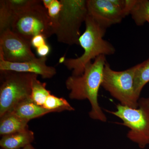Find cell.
Wrapping results in <instances>:
<instances>
[{
	"label": "cell",
	"mask_w": 149,
	"mask_h": 149,
	"mask_svg": "<svg viewBox=\"0 0 149 149\" xmlns=\"http://www.w3.org/2000/svg\"><path fill=\"white\" fill-rule=\"evenodd\" d=\"M107 62L106 56H99L93 62H91L86 65L82 75H71L65 81L67 89L70 92V98L88 100L91 105L90 117L103 122H106L107 118L99 103L98 95Z\"/></svg>",
	"instance_id": "1"
},
{
	"label": "cell",
	"mask_w": 149,
	"mask_h": 149,
	"mask_svg": "<svg viewBox=\"0 0 149 149\" xmlns=\"http://www.w3.org/2000/svg\"><path fill=\"white\" fill-rule=\"evenodd\" d=\"M85 22V30L79 40L84 53L77 58H65L63 62L68 69L72 70L73 76L82 75L85 66L92 60L101 55H112L116 52L114 46L104 39L107 29L88 15Z\"/></svg>",
	"instance_id": "2"
},
{
	"label": "cell",
	"mask_w": 149,
	"mask_h": 149,
	"mask_svg": "<svg viewBox=\"0 0 149 149\" xmlns=\"http://www.w3.org/2000/svg\"><path fill=\"white\" fill-rule=\"evenodd\" d=\"M61 11L55 35L59 42L79 45L80 28L88 15L87 0H60Z\"/></svg>",
	"instance_id": "3"
},
{
	"label": "cell",
	"mask_w": 149,
	"mask_h": 149,
	"mask_svg": "<svg viewBox=\"0 0 149 149\" xmlns=\"http://www.w3.org/2000/svg\"><path fill=\"white\" fill-rule=\"evenodd\" d=\"M129 128L127 138L141 149L149 145V97H142L136 108L118 104L115 111H109Z\"/></svg>",
	"instance_id": "4"
},
{
	"label": "cell",
	"mask_w": 149,
	"mask_h": 149,
	"mask_svg": "<svg viewBox=\"0 0 149 149\" xmlns=\"http://www.w3.org/2000/svg\"><path fill=\"white\" fill-rule=\"evenodd\" d=\"M0 117L10 112L21 102L31 98L32 81L37 74L5 71L1 72Z\"/></svg>",
	"instance_id": "5"
},
{
	"label": "cell",
	"mask_w": 149,
	"mask_h": 149,
	"mask_svg": "<svg viewBox=\"0 0 149 149\" xmlns=\"http://www.w3.org/2000/svg\"><path fill=\"white\" fill-rule=\"evenodd\" d=\"M11 29L30 42L36 35H42L47 39L55 34V29L47 10L41 3L32 6L15 17Z\"/></svg>",
	"instance_id": "6"
},
{
	"label": "cell",
	"mask_w": 149,
	"mask_h": 149,
	"mask_svg": "<svg viewBox=\"0 0 149 149\" xmlns=\"http://www.w3.org/2000/svg\"><path fill=\"white\" fill-rule=\"evenodd\" d=\"M135 70L134 66L123 71H116L107 61L102 84V88L120 102L119 104L133 108L138 107L140 99L134 89Z\"/></svg>",
	"instance_id": "7"
},
{
	"label": "cell",
	"mask_w": 149,
	"mask_h": 149,
	"mask_svg": "<svg viewBox=\"0 0 149 149\" xmlns=\"http://www.w3.org/2000/svg\"><path fill=\"white\" fill-rule=\"evenodd\" d=\"M31 42L8 29L0 34V52L6 61L24 62L36 58Z\"/></svg>",
	"instance_id": "8"
},
{
	"label": "cell",
	"mask_w": 149,
	"mask_h": 149,
	"mask_svg": "<svg viewBox=\"0 0 149 149\" xmlns=\"http://www.w3.org/2000/svg\"><path fill=\"white\" fill-rule=\"evenodd\" d=\"M87 8L88 15L106 29L120 23L126 16L112 0H87Z\"/></svg>",
	"instance_id": "9"
},
{
	"label": "cell",
	"mask_w": 149,
	"mask_h": 149,
	"mask_svg": "<svg viewBox=\"0 0 149 149\" xmlns=\"http://www.w3.org/2000/svg\"><path fill=\"white\" fill-rule=\"evenodd\" d=\"M47 60L46 57H37L24 62H10L6 61L0 52V70L32 73L40 75L44 79H49L55 75L56 70L54 67L47 65Z\"/></svg>",
	"instance_id": "10"
},
{
	"label": "cell",
	"mask_w": 149,
	"mask_h": 149,
	"mask_svg": "<svg viewBox=\"0 0 149 149\" xmlns=\"http://www.w3.org/2000/svg\"><path fill=\"white\" fill-rule=\"evenodd\" d=\"M29 122L13 112L6 113L0 117V135L3 136L29 130Z\"/></svg>",
	"instance_id": "11"
},
{
	"label": "cell",
	"mask_w": 149,
	"mask_h": 149,
	"mask_svg": "<svg viewBox=\"0 0 149 149\" xmlns=\"http://www.w3.org/2000/svg\"><path fill=\"white\" fill-rule=\"evenodd\" d=\"M35 139L34 133L27 130L2 136L0 146L4 149H19L31 144Z\"/></svg>",
	"instance_id": "12"
},
{
	"label": "cell",
	"mask_w": 149,
	"mask_h": 149,
	"mask_svg": "<svg viewBox=\"0 0 149 149\" xmlns=\"http://www.w3.org/2000/svg\"><path fill=\"white\" fill-rule=\"evenodd\" d=\"M11 111L28 121L51 113L44 107L35 103L31 98L19 103Z\"/></svg>",
	"instance_id": "13"
},
{
	"label": "cell",
	"mask_w": 149,
	"mask_h": 149,
	"mask_svg": "<svg viewBox=\"0 0 149 149\" xmlns=\"http://www.w3.org/2000/svg\"><path fill=\"white\" fill-rule=\"evenodd\" d=\"M135 66L134 89L136 95L140 98L144 86L149 82V58Z\"/></svg>",
	"instance_id": "14"
},
{
	"label": "cell",
	"mask_w": 149,
	"mask_h": 149,
	"mask_svg": "<svg viewBox=\"0 0 149 149\" xmlns=\"http://www.w3.org/2000/svg\"><path fill=\"white\" fill-rule=\"evenodd\" d=\"M130 15L137 26H143L146 22L149 23V1L136 0Z\"/></svg>",
	"instance_id": "15"
},
{
	"label": "cell",
	"mask_w": 149,
	"mask_h": 149,
	"mask_svg": "<svg viewBox=\"0 0 149 149\" xmlns=\"http://www.w3.org/2000/svg\"><path fill=\"white\" fill-rule=\"evenodd\" d=\"M50 91L46 88V83H42L37 79V76L33 79L31 98L32 101L38 105L43 107Z\"/></svg>",
	"instance_id": "16"
},
{
	"label": "cell",
	"mask_w": 149,
	"mask_h": 149,
	"mask_svg": "<svg viewBox=\"0 0 149 149\" xmlns=\"http://www.w3.org/2000/svg\"><path fill=\"white\" fill-rule=\"evenodd\" d=\"M43 107L51 113L74 110V108L65 99L58 97L51 94L47 98Z\"/></svg>",
	"instance_id": "17"
},
{
	"label": "cell",
	"mask_w": 149,
	"mask_h": 149,
	"mask_svg": "<svg viewBox=\"0 0 149 149\" xmlns=\"http://www.w3.org/2000/svg\"><path fill=\"white\" fill-rule=\"evenodd\" d=\"M14 15L8 7L6 0L0 1V34L11 29Z\"/></svg>",
	"instance_id": "18"
},
{
	"label": "cell",
	"mask_w": 149,
	"mask_h": 149,
	"mask_svg": "<svg viewBox=\"0 0 149 149\" xmlns=\"http://www.w3.org/2000/svg\"><path fill=\"white\" fill-rule=\"evenodd\" d=\"M42 2V1L39 0H6V2L14 17L27 10L32 6Z\"/></svg>",
	"instance_id": "19"
},
{
	"label": "cell",
	"mask_w": 149,
	"mask_h": 149,
	"mask_svg": "<svg viewBox=\"0 0 149 149\" xmlns=\"http://www.w3.org/2000/svg\"><path fill=\"white\" fill-rule=\"evenodd\" d=\"M62 6V5L60 1L53 0L50 6L47 10L49 16L54 24L55 30Z\"/></svg>",
	"instance_id": "20"
},
{
	"label": "cell",
	"mask_w": 149,
	"mask_h": 149,
	"mask_svg": "<svg viewBox=\"0 0 149 149\" xmlns=\"http://www.w3.org/2000/svg\"><path fill=\"white\" fill-rule=\"evenodd\" d=\"M46 38L42 35H37L32 38L31 41V45L37 49L46 44Z\"/></svg>",
	"instance_id": "21"
},
{
	"label": "cell",
	"mask_w": 149,
	"mask_h": 149,
	"mask_svg": "<svg viewBox=\"0 0 149 149\" xmlns=\"http://www.w3.org/2000/svg\"><path fill=\"white\" fill-rule=\"evenodd\" d=\"M50 48L47 44L37 49V52L40 57H46L49 53Z\"/></svg>",
	"instance_id": "22"
},
{
	"label": "cell",
	"mask_w": 149,
	"mask_h": 149,
	"mask_svg": "<svg viewBox=\"0 0 149 149\" xmlns=\"http://www.w3.org/2000/svg\"><path fill=\"white\" fill-rule=\"evenodd\" d=\"M53 0H43L42 1L43 5L46 9L47 10L49 7L50 6Z\"/></svg>",
	"instance_id": "23"
},
{
	"label": "cell",
	"mask_w": 149,
	"mask_h": 149,
	"mask_svg": "<svg viewBox=\"0 0 149 149\" xmlns=\"http://www.w3.org/2000/svg\"><path fill=\"white\" fill-rule=\"evenodd\" d=\"M22 149H36L32 146V144H29Z\"/></svg>",
	"instance_id": "24"
},
{
	"label": "cell",
	"mask_w": 149,
	"mask_h": 149,
	"mask_svg": "<svg viewBox=\"0 0 149 149\" xmlns=\"http://www.w3.org/2000/svg\"><path fill=\"white\" fill-rule=\"evenodd\" d=\"M4 149L2 148H1V149Z\"/></svg>",
	"instance_id": "25"
}]
</instances>
